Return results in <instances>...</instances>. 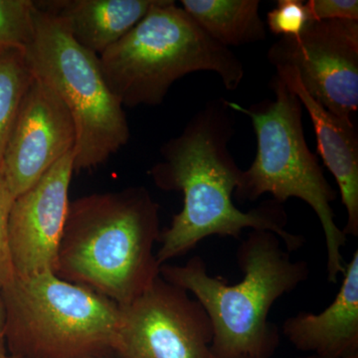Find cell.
<instances>
[{
  "mask_svg": "<svg viewBox=\"0 0 358 358\" xmlns=\"http://www.w3.org/2000/svg\"><path fill=\"white\" fill-rule=\"evenodd\" d=\"M228 110L225 100L207 106L182 133L167 141L162 162L150 169L160 189L183 195L182 209L160 232L155 253L160 266L185 255L206 238L239 239L247 228L274 233L289 253L305 243V238L286 229L288 216L274 199L248 212L235 206L233 195L243 171L228 148L233 134Z\"/></svg>",
  "mask_w": 358,
  "mask_h": 358,
  "instance_id": "1",
  "label": "cell"
},
{
  "mask_svg": "<svg viewBox=\"0 0 358 358\" xmlns=\"http://www.w3.org/2000/svg\"><path fill=\"white\" fill-rule=\"evenodd\" d=\"M159 205L143 186L70 201L55 274L128 305L160 275Z\"/></svg>",
  "mask_w": 358,
  "mask_h": 358,
  "instance_id": "2",
  "label": "cell"
},
{
  "mask_svg": "<svg viewBox=\"0 0 358 358\" xmlns=\"http://www.w3.org/2000/svg\"><path fill=\"white\" fill-rule=\"evenodd\" d=\"M236 258L244 275L236 284L209 275L199 256L185 265L164 264L160 277L192 294L204 308L213 329L214 358H271L280 333L268 313L308 279L310 268L305 261H293L281 239L268 231L252 230Z\"/></svg>",
  "mask_w": 358,
  "mask_h": 358,
  "instance_id": "3",
  "label": "cell"
},
{
  "mask_svg": "<svg viewBox=\"0 0 358 358\" xmlns=\"http://www.w3.org/2000/svg\"><path fill=\"white\" fill-rule=\"evenodd\" d=\"M108 86L122 107L157 106L180 78L208 71L235 91L244 66L173 0H155L147 15L99 57Z\"/></svg>",
  "mask_w": 358,
  "mask_h": 358,
  "instance_id": "4",
  "label": "cell"
},
{
  "mask_svg": "<svg viewBox=\"0 0 358 358\" xmlns=\"http://www.w3.org/2000/svg\"><path fill=\"white\" fill-rule=\"evenodd\" d=\"M272 85L275 100L262 105L245 108L225 100L230 110L251 120L257 138L255 159L242 173L234 195L239 201H256L268 193L280 204L298 199L310 205L326 239L327 281L336 284L345 272L341 249L348 238L334 220L331 204L338 192L308 147L301 101L277 75Z\"/></svg>",
  "mask_w": 358,
  "mask_h": 358,
  "instance_id": "5",
  "label": "cell"
},
{
  "mask_svg": "<svg viewBox=\"0 0 358 358\" xmlns=\"http://www.w3.org/2000/svg\"><path fill=\"white\" fill-rule=\"evenodd\" d=\"M3 336L13 358H106L113 355L121 307L54 272L14 277L0 291Z\"/></svg>",
  "mask_w": 358,
  "mask_h": 358,
  "instance_id": "6",
  "label": "cell"
},
{
  "mask_svg": "<svg viewBox=\"0 0 358 358\" xmlns=\"http://www.w3.org/2000/svg\"><path fill=\"white\" fill-rule=\"evenodd\" d=\"M34 18V37L25 51L33 76L69 110L77 136L75 173L96 169L129 141L124 107L108 86L98 56L80 46L57 16L36 3Z\"/></svg>",
  "mask_w": 358,
  "mask_h": 358,
  "instance_id": "7",
  "label": "cell"
},
{
  "mask_svg": "<svg viewBox=\"0 0 358 358\" xmlns=\"http://www.w3.org/2000/svg\"><path fill=\"white\" fill-rule=\"evenodd\" d=\"M213 329L204 308L185 289L157 278L121 307L113 355L117 358H214Z\"/></svg>",
  "mask_w": 358,
  "mask_h": 358,
  "instance_id": "8",
  "label": "cell"
},
{
  "mask_svg": "<svg viewBox=\"0 0 358 358\" xmlns=\"http://www.w3.org/2000/svg\"><path fill=\"white\" fill-rule=\"evenodd\" d=\"M268 58L275 67H293L315 101L352 120L358 108V21H310L299 36L275 42Z\"/></svg>",
  "mask_w": 358,
  "mask_h": 358,
  "instance_id": "9",
  "label": "cell"
},
{
  "mask_svg": "<svg viewBox=\"0 0 358 358\" xmlns=\"http://www.w3.org/2000/svg\"><path fill=\"white\" fill-rule=\"evenodd\" d=\"M76 141L69 110L53 90L33 76L2 160V171L14 199L74 152Z\"/></svg>",
  "mask_w": 358,
  "mask_h": 358,
  "instance_id": "10",
  "label": "cell"
},
{
  "mask_svg": "<svg viewBox=\"0 0 358 358\" xmlns=\"http://www.w3.org/2000/svg\"><path fill=\"white\" fill-rule=\"evenodd\" d=\"M74 173V155L70 152L14 199L8 243L16 277L55 273Z\"/></svg>",
  "mask_w": 358,
  "mask_h": 358,
  "instance_id": "11",
  "label": "cell"
},
{
  "mask_svg": "<svg viewBox=\"0 0 358 358\" xmlns=\"http://www.w3.org/2000/svg\"><path fill=\"white\" fill-rule=\"evenodd\" d=\"M277 76L298 96L312 120L317 150L338 183L346 210L343 232L358 236V138L352 120L341 119L315 101L291 66H275Z\"/></svg>",
  "mask_w": 358,
  "mask_h": 358,
  "instance_id": "12",
  "label": "cell"
},
{
  "mask_svg": "<svg viewBox=\"0 0 358 358\" xmlns=\"http://www.w3.org/2000/svg\"><path fill=\"white\" fill-rule=\"evenodd\" d=\"M282 334L303 352L319 357L358 353V250L345 264L341 288L320 313L301 312L282 324Z\"/></svg>",
  "mask_w": 358,
  "mask_h": 358,
  "instance_id": "13",
  "label": "cell"
},
{
  "mask_svg": "<svg viewBox=\"0 0 358 358\" xmlns=\"http://www.w3.org/2000/svg\"><path fill=\"white\" fill-rule=\"evenodd\" d=\"M155 0H62L35 1L57 16L80 46L100 57L150 11Z\"/></svg>",
  "mask_w": 358,
  "mask_h": 358,
  "instance_id": "14",
  "label": "cell"
},
{
  "mask_svg": "<svg viewBox=\"0 0 358 358\" xmlns=\"http://www.w3.org/2000/svg\"><path fill=\"white\" fill-rule=\"evenodd\" d=\"M180 3L206 34L227 48L266 38L259 0H181Z\"/></svg>",
  "mask_w": 358,
  "mask_h": 358,
  "instance_id": "15",
  "label": "cell"
},
{
  "mask_svg": "<svg viewBox=\"0 0 358 358\" xmlns=\"http://www.w3.org/2000/svg\"><path fill=\"white\" fill-rule=\"evenodd\" d=\"M32 79L24 50L0 51V169L21 101Z\"/></svg>",
  "mask_w": 358,
  "mask_h": 358,
  "instance_id": "16",
  "label": "cell"
},
{
  "mask_svg": "<svg viewBox=\"0 0 358 358\" xmlns=\"http://www.w3.org/2000/svg\"><path fill=\"white\" fill-rule=\"evenodd\" d=\"M34 14L31 0H0V51L27 50L34 37Z\"/></svg>",
  "mask_w": 358,
  "mask_h": 358,
  "instance_id": "17",
  "label": "cell"
},
{
  "mask_svg": "<svg viewBox=\"0 0 358 358\" xmlns=\"http://www.w3.org/2000/svg\"><path fill=\"white\" fill-rule=\"evenodd\" d=\"M310 22L307 6L301 0H279L267 15L271 32L282 37H296Z\"/></svg>",
  "mask_w": 358,
  "mask_h": 358,
  "instance_id": "18",
  "label": "cell"
},
{
  "mask_svg": "<svg viewBox=\"0 0 358 358\" xmlns=\"http://www.w3.org/2000/svg\"><path fill=\"white\" fill-rule=\"evenodd\" d=\"M14 199L0 169V291L15 277L8 243L9 215Z\"/></svg>",
  "mask_w": 358,
  "mask_h": 358,
  "instance_id": "19",
  "label": "cell"
},
{
  "mask_svg": "<svg viewBox=\"0 0 358 358\" xmlns=\"http://www.w3.org/2000/svg\"><path fill=\"white\" fill-rule=\"evenodd\" d=\"M306 6L310 21H358L357 0H310Z\"/></svg>",
  "mask_w": 358,
  "mask_h": 358,
  "instance_id": "20",
  "label": "cell"
},
{
  "mask_svg": "<svg viewBox=\"0 0 358 358\" xmlns=\"http://www.w3.org/2000/svg\"><path fill=\"white\" fill-rule=\"evenodd\" d=\"M4 326H6V310H4L3 301L0 296V334H3Z\"/></svg>",
  "mask_w": 358,
  "mask_h": 358,
  "instance_id": "21",
  "label": "cell"
},
{
  "mask_svg": "<svg viewBox=\"0 0 358 358\" xmlns=\"http://www.w3.org/2000/svg\"><path fill=\"white\" fill-rule=\"evenodd\" d=\"M0 358H11L4 339L3 334H0Z\"/></svg>",
  "mask_w": 358,
  "mask_h": 358,
  "instance_id": "22",
  "label": "cell"
},
{
  "mask_svg": "<svg viewBox=\"0 0 358 358\" xmlns=\"http://www.w3.org/2000/svg\"><path fill=\"white\" fill-rule=\"evenodd\" d=\"M301 358H358V353L357 355H346V357H319V355H310Z\"/></svg>",
  "mask_w": 358,
  "mask_h": 358,
  "instance_id": "23",
  "label": "cell"
},
{
  "mask_svg": "<svg viewBox=\"0 0 358 358\" xmlns=\"http://www.w3.org/2000/svg\"><path fill=\"white\" fill-rule=\"evenodd\" d=\"M240 358H250V357H240Z\"/></svg>",
  "mask_w": 358,
  "mask_h": 358,
  "instance_id": "24",
  "label": "cell"
},
{
  "mask_svg": "<svg viewBox=\"0 0 358 358\" xmlns=\"http://www.w3.org/2000/svg\"><path fill=\"white\" fill-rule=\"evenodd\" d=\"M11 358H13V357H11ZM106 358H110V357H106Z\"/></svg>",
  "mask_w": 358,
  "mask_h": 358,
  "instance_id": "25",
  "label": "cell"
}]
</instances>
